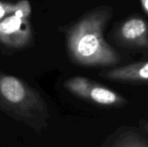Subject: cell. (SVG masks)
Wrapping results in <instances>:
<instances>
[{"mask_svg":"<svg viewBox=\"0 0 148 147\" xmlns=\"http://www.w3.org/2000/svg\"><path fill=\"white\" fill-rule=\"evenodd\" d=\"M142 8L144 9L145 12L148 15V0H140Z\"/></svg>","mask_w":148,"mask_h":147,"instance_id":"9c48e42d","label":"cell"},{"mask_svg":"<svg viewBox=\"0 0 148 147\" xmlns=\"http://www.w3.org/2000/svg\"><path fill=\"white\" fill-rule=\"evenodd\" d=\"M112 16L110 7H97L68 30V51L74 62L85 67H109L119 62L118 54L103 36Z\"/></svg>","mask_w":148,"mask_h":147,"instance_id":"6da1fadb","label":"cell"},{"mask_svg":"<svg viewBox=\"0 0 148 147\" xmlns=\"http://www.w3.org/2000/svg\"><path fill=\"white\" fill-rule=\"evenodd\" d=\"M0 111L37 133L48 126V106L39 92L23 80L1 71Z\"/></svg>","mask_w":148,"mask_h":147,"instance_id":"7a4b0ae2","label":"cell"},{"mask_svg":"<svg viewBox=\"0 0 148 147\" xmlns=\"http://www.w3.org/2000/svg\"><path fill=\"white\" fill-rule=\"evenodd\" d=\"M64 88L74 95L105 107H123L127 101L115 91L82 76H75L64 82Z\"/></svg>","mask_w":148,"mask_h":147,"instance_id":"3957f363","label":"cell"},{"mask_svg":"<svg viewBox=\"0 0 148 147\" xmlns=\"http://www.w3.org/2000/svg\"><path fill=\"white\" fill-rule=\"evenodd\" d=\"M30 14L31 6L28 0H21L16 3L0 1V20L10 15H16L22 18H29Z\"/></svg>","mask_w":148,"mask_h":147,"instance_id":"52a82bcc","label":"cell"},{"mask_svg":"<svg viewBox=\"0 0 148 147\" xmlns=\"http://www.w3.org/2000/svg\"><path fill=\"white\" fill-rule=\"evenodd\" d=\"M144 128H145V130L147 131V133L148 134V121L144 125Z\"/></svg>","mask_w":148,"mask_h":147,"instance_id":"30bf717a","label":"cell"},{"mask_svg":"<svg viewBox=\"0 0 148 147\" xmlns=\"http://www.w3.org/2000/svg\"><path fill=\"white\" fill-rule=\"evenodd\" d=\"M115 147H148V145L139 136L128 134L119 140Z\"/></svg>","mask_w":148,"mask_h":147,"instance_id":"ba28073f","label":"cell"},{"mask_svg":"<svg viewBox=\"0 0 148 147\" xmlns=\"http://www.w3.org/2000/svg\"><path fill=\"white\" fill-rule=\"evenodd\" d=\"M33 42L29 18L10 15L0 20V43L12 49H24Z\"/></svg>","mask_w":148,"mask_h":147,"instance_id":"277c9868","label":"cell"},{"mask_svg":"<svg viewBox=\"0 0 148 147\" xmlns=\"http://www.w3.org/2000/svg\"><path fill=\"white\" fill-rule=\"evenodd\" d=\"M101 76L114 81L129 83H148V61L103 71Z\"/></svg>","mask_w":148,"mask_h":147,"instance_id":"8992f818","label":"cell"},{"mask_svg":"<svg viewBox=\"0 0 148 147\" xmlns=\"http://www.w3.org/2000/svg\"><path fill=\"white\" fill-rule=\"evenodd\" d=\"M115 39L123 47L148 49V24L139 16L131 17L116 30Z\"/></svg>","mask_w":148,"mask_h":147,"instance_id":"5b68a950","label":"cell"}]
</instances>
